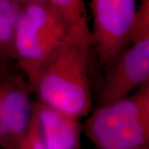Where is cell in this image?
<instances>
[{
  "mask_svg": "<svg viewBox=\"0 0 149 149\" xmlns=\"http://www.w3.org/2000/svg\"><path fill=\"white\" fill-rule=\"evenodd\" d=\"M31 88L25 77L8 70L3 77L0 146L18 149L30 124L32 113Z\"/></svg>",
  "mask_w": 149,
  "mask_h": 149,
  "instance_id": "cell-6",
  "label": "cell"
},
{
  "mask_svg": "<svg viewBox=\"0 0 149 149\" xmlns=\"http://www.w3.org/2000/svg\"><path fill=\"white\" fill-rule=\"evenodd\" d=\"M68 29L64 19L47 1L21 7L14 35V61L30 88L42 64Z\"/></svg>",
  "mask_w": 149,
  "mask_h": 149,
  "instance_id": "cell-3",
  "label": "cell"
},
{
  "mask_svg": "<svg viewBox=\"0 0 149 149\" xmlns=\"http://www.w3.org/2000/svg\"><path fill=\"white\" fill-rule=\"evenodd\" d=\"M91 47L88 20L69 27L62 41L42 64L31 86L38 101L76 118L90 112Z\"/></svg>",
  "mask_w": 149,
  "mask_h": 149,
  "instance_id": "cell-1",
  "label": "cell"
},
{
  "mask_svg": "<svg viewBox=\"0 0 149 149\" xmlns=\"http://www.w3.org/2000/svg\"><path fill=\"white\" fill-rule=\"evenodd\" d=\"M139 149H145V147H144V148H139Z\"/></svg>",
  "mask_w": 149,
  "mask_h": 149,
  "instance_id": "cell-13",
  "label": "cell"
},
{
  "mask_svg": "<svg viewBox=\"0 0 149 149\" xmlns=\"http://www.w3.org/2000/svg\"><path fill=\"white\" fill-rule=\"evenodd\" d=\"M128 42L108 69L100 105L125 98L149 80V0H139Z\"/></svg>",
  "mask_w": 149,
  "mask_h": 149,
  "instance_id": "cell-4",
  "label": "cell"
},
{
  "mask_svg": "<svg viewBox=\"0 0 149 149\" xmlns=\"http://www.w3.org/2000/svg\"><path fill=\"white\" fill-rule=\"evenodd\" d=\"M19 149H47L40 137L37 119L33 112L27 133L22 140Z\"/></svg>",
  "mask_w": 149,
  "mask_h": 149,
  "instance_id": "cell-10",
  "label": "cell"
},
{
  "mask_svg": "<svg viewBox=\"0 0 149 149\" xmlns=\"http://www.w3.org/2000/svg\"><path fill=\"white\" fill-rule=\"evenodd\" d=\"M64 19L68 27L88 20L84 0H47Z\"/></svg>",
  "mask_w": 149,
  "mask_h": 149,
  "instance_id": "cell-9",
  "label": "cell"
},
{
  "mask_svg": "<svg viewBox=\"0 0 149 149\" xmlns=\"http://www.w3.org/2000/svg\"><path fill=\"white\" fill-rule=\"evenodd\" d=\"M149 131V80L125 98L100 105L87 121L89 137L100 149L146 147Z\"/></svg>",
  "mask_w": 149,
  "mask_h": 149,
  "instance_id": "cell-2",
  "label": "cell"
},
{
  "mask_svg": "<svg viewBox=\"0 0 149 149\" xmlns=\"http://www.w3.org/2000/svg\"><path fill=\"white\" fill-rule=\"evenodd\" d=\"M38 131L47 149H76L79 126L76 118L59 111L42 102L32 104Z\"/></svg>",
  "mask_w": 149,
  "mask_h": 149,
  "instance_id": "cell-7",
  "label": "cell"
},
{
  "mask_svg": "<svg viewBox=\"0 0 149 149\" xmlns=\"http://www.w3.org/2000/svg\"><path fill=\"white\" fill-rule=\"evenodd\" d=\"M7 65H8L7 64H4V63H3V62L0 61V72L3 71L4 70L8 69V66Z\"/></svg>",
  "mask_w": 149,
  "mask_h": 149,
  "instance_id": "cell-12",
  "label": "cell"
},
{
  "mask_svg": "<svg viewBox=\"0 0 149 149\" xmlns=\"http://www.w3.org/2000/svg\"><path fill=\"white\" fill-rule=\"evenodd\" d=\"M8 69L4 70L3 71L0 72V126L2 121V113H3V77L5 72Z\"/></svg>",
  "mask_w": 149,
  "mask_h": 149,
  "instance_id": "cell-11",
  "label": "cell"
},
{
  "mask_svg": "<svg viewBox=\"0 0 149 149\" xmlns=\"http://www.w3.org/2000/svg\"><path fill=\"white\" fill-rule=\"evenodd\" d=\"M21 7L11 0H0V61H14V35Z\"/></svg>",
  "mask_w": 149,
  "mask_h": 149,
  "instance_id": "cell-8",
  "label": "cell"
},
{
  "mask_svg": "<svg viewBox=\"0 0 149 149\" xmlns=\"http://www.w3.org/2000/svg\"><path fill=\"white\" fill-rule=\"evenodd\" d=\"M92 47L108 69L128 42L137 12V0H91Z\"/></svg>",
  "mask_w": 149,
  "mask_h": 149,
  "instance_id": "cell-5",
  "label": "cell"
}]
</instances>
